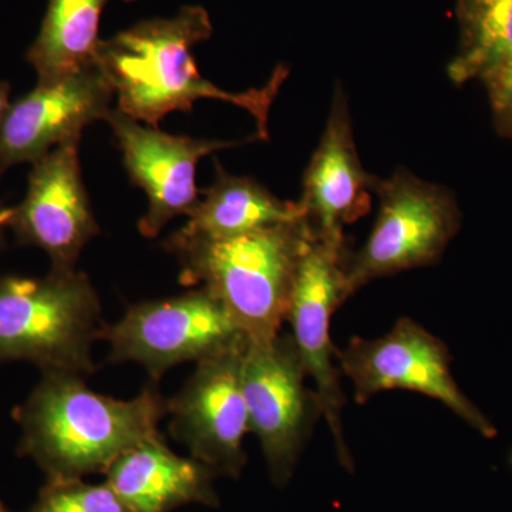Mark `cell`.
Segmentation results:
<instances>
[{
  "label": "cell",
  "mask_w": 512,
  "mask_h": 512,
  "mask_svg": "<svg viewBox=\"0 0 512 512\" xmlns=\"http://www.w3.org/2000/svg\"><path fill=\"white\" fill-rule=\"evenodd\" d=\"M215 180L175 232L178 239H224L303 217L301 204L282 201L254 178L237 177L215 161Z\"/></svg>",
  "instance_id": "2e32d148"
},
{
  "label": "cell",
  "mask_w": 512,
  "mask_h": 512,
  "mask_svg": "<svg viewBox=\"0 0 512 512\" xmlns=\"http://www.w3.org/2000/svg\"><path fill=\"white\" fill-rule=\"evenodd\" d=\"M79 143L72 138L33 163L25 200L10 208L8 227L19 244L45 251L57 271L76 269L83 248L100 232L83 184Z\"/></svg>",
  "instance_id": "8fae6325"
},
{
  "label": "cell",
  "mask_w": 512,
  "mask_h": 512,
  "mask_svg": "<svg viewBox=\"0 0 512 512\" xmlns=\"http://www.w3.org/2000/svg\"><path fill=\"white\" fill-rule=\"evenodd\" d=\"M104 476L128 512H173L191 504L220 507L217 476L195 458L175 454L161 436L128 450Z\"/></svg>",
  "instance_id": "9a60e30c"
},
{
  "label": "cell",
  "mask_w": 512,
  "mask_h": 512,
  "mask_svg": "<svg viewBox=\"0 0 512 512\" xmlns=\"http://www.w3.org/2000/svg\"><path fill=\"white\" fill-rule=\"evenodd\" d=\"M349 244L330 245L313 239L299 265L293 286L288 322L306 375L318 394L322 416L335 443L339 463L353 473L355 461L343 426L346 396L340 384L336 348L330 336L332 318L352 298L348 282Z\"/></svg>",
  "instance_id": "9c48e42d"
},
{
  "label": "cell",
  "mask_w": 512,
  "mask_h": 512,
  "mask_svg": "<svg viewBox=\"0 0 512 512\" xmlns=\"http://www.w3.org/2000/svg\"><path fill=\"white\" fill-rule=\"evenodd\" d=\"M305 367L291 333L271 342L247 343L242 384L249 431L258 437L276 487L291 483L319 419L318 394L306 386Z\"/></svg>",
  "instance_id": "52a82bcc"
},
{
  "label": "cell",
  "mask_w": 512,
  "mask_h": 512,
  "mask_svg": "<svg viewBox=\"0 0 512 512\" xmlns=\"http://www.w3.org/2000/svg\"><path fill=\"white\" fill-rule=\"evenodd\" d=\"M104 120L119 141L131 181L146 191L148 210L138 222L146 238H156L168 222L195 210L200 202L195 171L201 158L261 140L259 136L244 141L171 136L158 128L141 126L119 109H111Z\"/></svg>",
  "instance_id": "7c38bea8"
},
{
  "label": "cell",
  "mask_w": 512,
  "mask_h": 512,
  "mask_svg": "<svg viewBox=\"0 0 512 512\" xmlns=\"http://www.w3.org/2000/svg\"><path fill=\"white\" fill-rule=\"evenodd\" d=\"M10 208H6L0 201V229L8 227Z\"/></svg>",
  "instance_id": "7402d4cb"
},
{
  "label": "cell",
  "mask_w": 512,
  "mask_h": 512,
  "mask_svg": "<svg viewBox=\"0 0 512 512\" xmlns=\"http://www.w3.org/2000/svg\"><path fill=\"white\" fill-rule=\"evenodd\" d=\"M487 90L495 130L512 137V62L481 80Z\"/></svg>",
  "instance_id": "ffe728a7"
},
{
  "label": "cell",
  "mask_w": 512,
  "mask_h": 512,
  "mask_svg": "<svg viewBox=\"0 0 512 512\" xmlns=\"http://www.w3.org/2000/svg\"><path fill=\"white\" fill-rule=\"evenodd\" d=\"M336 362L352 383L357 404L379 393L407 390L443 403L481 436H497L493 423L454 380L446 343L412 318H400L380 338L356 336L346 348L336 349Z\"/></svg>",
  "instance_id": "8992f818"
},
{
  "label": "cell",
  "mask_w": 512,
  "mask_h": 512,
  "mask_svg": "<svg viewBox=\"0 0 512 512\" xmlns=\"http://www.w3.org/2000/svg\"><path fill=\"white\" fill-rule=\"evenodd\" d=\"M315 239L299 220L224 239L165 242L177 255L184 285H201L220 299L249 343H266L288 320L299 265Z\"/></svg>",
  "instance_id": "3957f363"
},
{
  "label": "cell",
  "mask_w": 512,
  "mask_h": 512,
  "mask_svg": "<svg viewBox=\"0 0 512 512\" xmlns=\"http://www.w3.org/2000/svg\"><path fill=\"white\" fill-rule=\"evenodd\" d=\"M165 414L167 400L156 386L119 400L93 392L83 376L43 373L15 410L22 431L18 451L35 461L47 481L106 474L128 450L161 436L158 423Z\"/></svg>",
  "instance_id": "7a4b0ae2"
},
{
  "label": "cell",
  "mask_w": 512,
  "mask_h": 512,
  "mask_svg": "<svg viewBox=\"0 0 512 512\" xmlns=\"http://www.w3.org/2000/svg\"><path fill=\"white\" fill-rule=\"evenodd\" d=\"M114 363L136 362L154 382L171 367L201 362L248 340L231 313L208 289L141 302L116 325L104 328Z\"/></svg>",
  "instance_id": "ba28073f"
},
{
  "label": "cell",
  "mask_w": 512,
  "mask_h": 512,
  "mask_svg": "<svg viewBox=\"0 0 512 512\" xmlns=\"http://www.w3.org/2000/svg\"><path fill=\"white\" fill-rule=\"evenodd\" d=\"M104 328L99 296L83 272L0 276V362L23 360L43 373L92 375L93 343Z\"/></svg>",
  "instance_id": "277c9868"
},
{
  "label": "cell",
  "mask_w": 512,
  "mask_h": 512,
  "mask_svg": "<svg viewBox=\"0 0 512 512\" xmlns=\"http://www.w3.org/2000/svg\"><path fill=\"white\" fill-rule=\"evenodd\" d=\"M460 46L448 66L451 82L483 80L512 62V0H457Z\"/></svg>",
  "instance_id": "ac0fdd59"
},
{
  "label": "cell",
  "mask_w": 512,
  "mask_h": 512,
  "mask_svg": "<svg viewBox=\"0 0 512 512\" xmlns=\"http://www.w3.org/2000/svg\"><path fill=\"white\" fill-rule=\"evenodd\" d=\"M377 180L360 163L348 99L338 83L299 201L315 238L338 247L348 244L345 228L369 212L370 192H375Z\"/></svg>",
  "instance_id": "5bb4252c"
},
{
  "label": "cell",
  "mask_w": 512,
  "mask_h": 512,
  "mask_svg": "<svg viewBox=\"0 0 512 512\" xmlns=\"http://www.w3.org/2000/svg\"><path fill=\"white\" fill-rule=\"evenodd\" d=\"M0 512H9L8 510H6V507L5 505H3L2 501H0Z\"/></svg>",
  "instance_id": "603a6c76"
},
{
  "label": "cell",
  "mask_w": 512,
  "mask_h": 512,
  "mask_svg": "<svg viewBox=\"0 0 512 512\" xmlns=\"http://www.w3.org/2000/svg\"><path fill=\"white\" fill-rule=\"evenodd\" d=\"M113 96L97 67L37 82L32 92L10 104L0 121V173L16 164L36 163L82 136L84 127L106 119Z\"/></svg>",
  "instance_id": "4fadbf2b"
},
{
  "label": "cell",
  "mask_w": 512,
  "mask_h": 512,
  "mask_svg": "<svg viewBox=\"0 0 512 512\" xmlns=\"http://www.w3.org/2000/svg\"><path fill=\"white\" fill-rule=\"evenodd\" d=\"M107 2L49 0L42 28L28 52L39 82L96 67L101 13Z\"/></svg>",
  "instance_id": "e0dca14e"
},
{
  "label": "cell",
  "mask_w": 512,
  "mask_h": 512,
  "mask_svg": "<svg viewBox=\"0 0 512 512\" xmlns=\"http://www.w3.org/2000/svg\"><path fill=\"white\" fill-rule=\"evenodd\" d=\"M9 84L0 82V121L5 117L6 111L9 110Z\"/></svg>",
  "instance_id": "44dd1931"
},
{
  "label": "cell",
  "mask_w": 512,
  "mask_h": 512,
  "mask_svg": "<svg viewBox=\"0 0 512 512\" xmlns=\"http://www.w3.org/2000/svg\"><path fill=\"white\" fill-rule=\"evenodd\" d=\"M248 340L197 363L194 375L167 400L171 434L190 457L217 477L238 480L247 466L244 437L249 431L242 384Z\"/></svg>",
  "instance_id": "30bf717a"
},
{
  "label": "cell",
  "mask_w": 512,
  "mask_h": 512,
  "mask_svg": "<svg viewBox=\"0 0 512 512\" xmlns=\"http://www.w3.org/2000/svg\"><path fill=\"white\" fill-rule=\"evenodd\" d=\"M29 512H128L116 491L83 478L47 481Z\"/></svg>",
  "instance_id": "d6986e66"
},
{
  "label": "cell",
  "mask_w": 512,
  "mask_h": 512,
  "mask_svg": "<svg viewBox=\"0 0 512 512\" xmlns=\"http://www.w3.org/2000/svg\"><path fill=\"white\" fill-rule=\"evenodd\" d=\"M379 212L362 248L350 252L348 282L352 296L375 279L440 261L461 227L453 192L427 183L406 168L379 178Z\"/></svg>",
  "instance_id": "5b68a950"
},
{
  "label": "cell",
  "mask_w": 512,
  "mask_h": 512,
  "mask_svg": "<svg viewBox=\"0 0 512 512\" xmlns=\"http://www.w3.org/2000/svg\"><path fill=\"white\" fill-rule=\"evenodd\" d=\"M211 35L207 10L185 6L174 18L146 20L101 40L96 67L117 96V109L157 128L168 113L191 111L200 99H218L247 110L256 121V134L268 138L269 110L288 79L289 67H276L261 89L225 92L198 73L191 55L192 47Z\"/></svg>",
  "instance_id": "6da1fadb"
}]
</instances>
